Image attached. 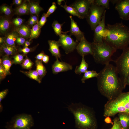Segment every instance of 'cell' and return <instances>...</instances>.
I'll list each match as a JSON object with an SVG mask.
<instances>
[{"label":"cell","mask_w":129,"mask_h":129,"mask_svg":"<svg viewBox=\"0 0 129 129\" xmlns=\"http://www.w3.org/2000/svg\"><path fill=\"white\" fill-rule=\"evenodd\" d=\"M1 12L6 16L10 15L12 12L11 8L6 5H3L0 7Z\"/></svg>","instance_id":"cell-35"},{"label":"cell","mask_w":129,"mask_h":129,"mask_svg":"<svg viewBox=\"0 0 129 129\" xmlns=\"http://www.w3.org/2000/svg\"><path fill=\"white\" fill-rule=\"evenodd\" d=\"M58 41L67 54L76 49L78 44L70 36L66 34H62L60 35Z\"/></svg>","instance_id":"cell-10"},{"label":"cell","mask_w":129,"mask_h":129,"mask_svg":"<svg viewBox=\"0 0 129 129\" xmlns=\"http://www.w3.org/2000/svg\"><path fill=\"white\" fill-rule=\"evenodd\" d=\"M68 108L73 114L76 123L80 128L95 129L97 128V122L95 115L87 107L72 103Z\"/></svg>","instance_id":"cell-3"},{"label":"cell","mask_w":129,"mask_h":129,"mask_svg":"<svg viewBox=\"0 0 129 129\" xmlns=\"http://www.w3.org/2000/svg\"><path fill=\"white\" fill-rule=\"evenodd\" d=\"M84 74L81 79V82L84 83L85 81L89 79L97 77L98 73L95 71L87 70L84 73Z\"/></svg>","instance_id":"cell-30"},{"label":"cell","mask_w":129,"mask_h":129,"mask_svg":"<svg viewBox=\"0 0 129 129\" xmlns=\"http://www.w3.org/2000/svg\"><path fill=\"white\" fill-rule=\"evenodd\" d=\"M8 90L6 89L0 92V111L1 112L3 110V107L1 103V102L6 97L8 93Z\"/></svg>","instance_id":"cell-36"},{"label":"cell","mask_w":129,"mask_h":129,"mask_svg":"<svg viewBox=\"0 0 129 129\" xmlns=\"http://www.w3.org/2000/svg\"><path fill=\"white\" fill-rule=\"evenodd\" d=\"M34 49L33 48H29L28 47L23 48H20L19 51L23 53L24 55L27 54L33 51Z\"/></svg>","instance_id":"cell-42"},{"label":"cell","mask_w":129,"mask_h":129,"mask_svg":"<svg viewBox=\"0 0 129 129\" xmlns=\"http://www.w3.org/2000/svg\"><path fill=\"white\" fill-rule=\"evenodd\" d=\"M33 64L34 63L26 56L21 65L23 68L29 70L32 68Z\"/></svg>","instance_id":"cell-33"},{"label":"cell","mask_w":129,"mask_h":129,"mask_svg":"<svg viewBox=\"0 0 129 129\" xmlns=\"http://www.w3.org/2000/svg\"><path fill=\"white\" fill-rule=\"evenodd\" d=\"M34 124L31 115L23 113L14 116L6 123L5 128L6 129H31Z\"/></svg>","instance_id":"cell-7"},{"label":"cell","mask_w":129,"mask_h":129,"mask_svg":"<svg viewBox=\"0 0 129 129\" xmlns=\"http://www.w3.org/2000/svg\"><path fill=\"white\" fill-rule=\"evenodd\" d=\"M128 83H129V81H128Z\"/></svg>","instance_id":"cell-54"},{"label":"cell","mask_w":129,"mask_h":129,"mask_svg":"<svg viewBox=\"0 0 129 129\" xmlns=\"http://www.w3.org/2000/svg\"><path fill=\"white\" fill-rule=\"evenodd\" d=\"M115 8L121 18L125 20H129V0H118Z\"/></svg>","instance_id":"cell-11"},{"label":"cell","mask_w":129,"mask_h":129,"mask_svg":"<svg viewBox=\"0 0 129 129\" xmlns=\"http://www.w3.org/2000/svg\"><path fill=\"white\" fill-rule=\"evenodd\" d=\"M45 55L44 52H42L38 54L35 57V58L39 60H42Z\"/></svg>","instance_id":"cell-45"},{"label":"cell","mask_w":129,"mask_h":129,"mask_svg":"<svg viewBox=\"0 0 129 129\" xmlns=\"http://www.w3.org/2000/svg\"><path fill=\"white\" fill-rule=\"evenodd\" d=\"M92 55L96 63L105 65L111 61H114L112 56L117 49L109 44L103 42L102 43H91Z\"/></svg>","instance_id":"cell-5"},{"label":"cell","mask_w":129,"mask_h":129,"mask_svg":"<svg viewBox=\"0 0 129 129\" xmlns=\"http://www.w3.org/2000/svg\"><path fill=\"white\" fill-rule=\"evenodd\" d=\"M19 35L16 32H12L8 34L4 38V43L6 44L12 46L17 49L15 43L17 38Z\"/></svg>","instance_id":"cell-17"},{"label":"cell","mask_w":129,"mask_h":129,"mask_svg":"<svg viewBox=\"0 0 129 129\" xmlns=\"http://www.w3.org/2000/svg\"><path fill=\"white\" fill-rule=\"evenodd\" d=\"M14 3L15 4L17 5H21L22 3V0H15L13 1Z\"/></svg>","instance_id":"cell-47"},{"label":"cell","mask_w":129,"mask_h":129,"mask_svg":"<svg viewBox=\"0 0 129 129\" xmlns=\"http://www.w3.org/2000/svg\"><path fill=\"white\" fill-rule=\"evenodd\" d=\"M121 113L129 114V91L122 92L116 98L108 100L104 105L103 116L105 117Z\"/></svg>","instance_id":"cell-4"},{"label":"cell","mask_w":129,"mask_h":129,"mask_svg":"<svg viewBox=\"0 0 129 129\" xmlns=\"http://www.w3.org/2000/svg\"><path fill=\"white\" fill-rule=\"evenodd\" d=\"M88 64L85 60L84 56H82L81 64L76 67L75 72L76 74L79 75L84 73L88 70Z\"/></svg>","instance_id":"cell-22"},{"label":"cell","mask_w":129,"mask_h":129,"mask_svg":"<svg viewBox=\"0 0 129 129\" xmlns=\"http://www.w3.org/2000/svg\"><path fill=\"white\" fill-rule=\"evenodd\" d=\"M36 70L42 79L46 75L47 72L45 67L43 64L42 60L36 59L35 61Z\"/></svg>","instance_id":"cell-23"},{"label":"cell","mask_w":129,"mask_h":129,"mask_svg":"<svg viewBox=\"0 0 129 129\" xmlns=\"http://www.w3.org/2000/svg\"><path fill=\"white\" fill-rule=\"evenodd\" d=\"M42 60L44 63L47 64L49 61V57L47 55H45Z\"/></svg>","instance_id":"cell-46"},{"label":"cell","mask_w":129,"mask_h":129,"mask_svg":"<svg viewBox=\"0 0 129 129\" xmlns=\"http://www.w3.org/2000/svg\"><path fill=\"white\" fill-rule=\"evenodd\" d=\"M4 38L3 37H0V45L4 43Z\"/></svg>","instance_id":"cell-51"},{"label":"cell","mask_w":129,"mask_h":129,"mask_svg":"<svg viewBox=\"0 0 129 129\" xmlns=\"http://www.w3.org/2000/svg\"><path fill=\"white\" fill-rule=\"evenodd\" d=\"M11 25L10 21L8 19L2 18L0 20V32L4 34L6 32L9 28Z\"/></svg>","instance_id":"cell-27"},{"label":"cell","mask_w":129,"mask_h":129,"mask_svg":"<svg viewBox=\"0 0 129 129\" xmlns=\"http://www.w3.org/2000/svg\"><path fill=\"white\" fill-rule=\"evenodd\" d=\"M25 41L24 38L22 37H19L17 38L16 42L18 45L23 46L24 45Z\"/></svg>","instance_id":"cell-43"},{"label":"cell","mask_w":129,"mask_h":129,"mask_svg":"<svg viewBox=\"0 0 129 129\" xmlns=\"http://www.w3.org/2000/svg\"><path fill=\"white\" fill-rule=\"evenodd\" d=\"M49 45V50L52 56L55 57L56 59H61V54L59 49L61 46L58 41L54 40H49L48 41Z\"/></svg>","instance_id":"cell-16"},{"label":"cell","mask_w":129,"mask_h":129,"mask_svg":"<svg viewBox=\"0 0 129 129\" xmlns=\"http://www.w3.org/2000/svg\"><path fill=\"white\" fill-rule=\"evenodd\" d=\"M16 13L20 15L28 14L29 12V4L26 2H24L16 10Z\"/></svg>","instance_id":"cell-26"},{"label":"cell","mask_w":129,"mask_h":129,"mask_svg":"<svg viewBox=\"0 0 129 129\" xmlns=\"http://www.w3.org/2000/svg\"><path fill=\"white\" fill-rule=\"evenodd\" d=\"M24 55L18 54L13 56V61L14 64H21L24 59Z\"/></svg>","instance_id":"cell-34"},{"label":"cell","mask_w":129,"mask_h":129,"mask_svg":"<svg viewBox=\"0 0 129 129\" xmlns=\"http://www.w3.org/2000/svg\"><path fill=\"white\" fill-rule=\"evenodd\" d=\"M0 51L5 54V55L8 56L14 55L17 54L18 52L17 49L13 47L7 45L4 43L0 45Z\"/></svg>","instance_id":"cell-20"},{"label":"cell","mask_w":129,"mask_h":129,"mask_svg":"<svg viewBox=\"0 0 129 129\" xmlns=\"http://www.w3.org/2000/svg\"><path fill=\"white\" fill-rule=\"evenodd\" d=\"M106 10L100 23L96 27L94 31V33L93 42L96 43L103 42V36L106 28L105 19Z\"/></svg>","instance_id":"cell-12"},{"label":"cell","mask_w":129,"mask_h":129,"mask_svg":"<svg viewBox=\"0 0 129 129\" xmlns=\"http://www.w3.org/2000/svg\"><path fill=\"white\" fill-rule=\"evenodd\" d=\"M12 22L16 27H18L22 25L23 20L21 18L17 17L14 19Z\"/></svg>","instance_id":"cell-39"},{"label":"cell","mask_w":129,"mask_h":129,"mask_svg":"<svg viewBox=\"0 0 129 129\" xmlns=\"http://www.w3.org/2000/svg\"><path fill=\"white\" fill-rule=\"evenodd\" d=\"M28 23L30 25H33L37 23L30 19L28 21Z\"/></svg>","instance_id":"cell-50"},{"label":"cell","mask_w":129,"mask_h":129,"mask_svg":"<svg viewBox=\"0 0 129 129\" xmlns=\"http://www.w3.org/2000/svg\"><path fill=\"white\" fill-rule=\"evenodd\" d=\"M14 31L17 32L21 37L26 38H29L31 29L28 26L23 25L19 27H16Z\"/></svg>","instance_id":"cell-18"},{"label":"cell","mask_w":129,"mask_h":129,"mask_svg":"<svg viewBox=\"0 0 129 129\" xmlns=\"http://www.w3.org/2000/svg\"><path fill=\"white\" fill-rule=\"evenodd\" d=\"M72 69L71 65L64 62L59 61L58 59H56L52 66L53 73L55 74L71 70Z\"/></svg>","instance_id":"cell-14"},{"label":"cell","mask_w":129,"mask_h":129,"mask_svg":"<svg viewBox=\"0 0 129 129\" xmlns=\"http://www.w3.org/2000/svg\"><path fill=\"white\" fill-rule=\"evenodd\" d=\"M31 43L30 41L28 40L26 41L24 44V48L28 47V46L30 45Z\"/></svg>","instance_id":"cell-49"},{"label":"cell","mask_w":129,"mask_h":129,"mask_svg":"<svg viewBox=\"0 0 129 129\" xmlns=\"http://www.w3.org/2000/svg\"><path fill=\"white\" fill-rule=\"evenodd\" d=\"M94 1L91 5L86 18L91 30H93L100 22L106 10L104 7L96 5Z\"/></svg>","instance_id":"cell-8"},{"label":"cell","mask_w":129,"mask_h":129,"mask_svg":"<svg viewBox=\"0 0 129 129\" xmlns=\"http://www.w3.org/2000/svg\"><path fill=\"white\" fill-rule=\"evenodd\" d=\"M29 12L31 14L38 15L43 9L39 5L38 3L34 2L29 1Z\"/></svg>","instance_id":"cell-24"},{"label":"cell","mask_w":129,"mask_h":129,"mask_svg":"<svg viewBox=\"0 0 129 129\" xmlns=\"http://www.w3.org/2000/svg\"><path fill=\"white\" fill-rule=\"evenodd\" d=\"M2 64L6 71L7 75L11 74L10 69L11 65L13 64V60L9 56L5 55L3 56L2 58Z\"/></svg>","instance_id":"cell-21"},{"label":"cell","mask_w":129,"mask_h":129,"mask_svg":"<svg viewBox=\"0 0 129 129\" xmlns=\"http://www.w3.org/2000/svg\"><path fill=\"white\" fill-rule=\"evenodd\" d=\"M118 118L122 127L124 129H129V114L124 113H118Z\"/></svg>","instance_id":"cell-19"},{"label":"cell","mask_w":129,"mask_h":129,"mask_svg":"<svg viewBox=\"0 0 129 129\" xmlns=\"http://www.w3.org/2000/svg\"><path fill=\"white\" fill-rule=\"evenodd\" d=\"M30 19L36 23H38V18L36 16L34 15L31 16Z\"/></svg>","instance_id":"cell-48"},{"label":"cell","mask_w":129,"mask_h":129,"mask_svg":"<svg viewBox=\"0 0 129 129\" xmlns=\"http://www.w3.org/2000/svg\"><path fill=\"white\" fill-rule=\"evenodd\" d=\"M20 71L29 78L36 80L39 83L41 82L42 79L36 70H30L28 71L20 70Z\"/></svg>","instance_id":"cell-25"},{"label":"cell","mask_w":129,"mask_h":129,"mask_svg":"<svg viewBox=\"0 0 129 129\" xmlns=\"http://www.w3.org/2000/svg\"><path fill=\"white\" fill-rule=\"evenodd\" d=\"M63 23H59L57 21H54L53 23L52 26L54 29L55 33L57 35L59 36L62 34H66L69 32L68 31L64 32L62 31V27Z\"/></svg>","instance_id":"cell-29"},{"label":"cell","mask_w":129,"mask_h":129,"mask_svg":"<svg viewBox=\"0 0 129 129\" xmlns=\"http://www.w3.org/2000/svg\"><path fill=\"white\" fill-rule=\"evenodd\" d=\"M121 55L114 62L118 74L120 76L124 89L126 86L127 78L129 75V47L123 49Z\"/></svg>","instance_id":"cell-6"},{"label":"cell","mask_w":129,"mask_h":129,"mask_svg":"<svg viewBox=\"0 0 129 129\" xmlns=\"http://www.w3.org/2000/svg\"><path fill=\"white\" fill-rule=\"evenodd\" d=\"M57 8L55 3L53 2L52 5L48 9L47 13H45L46 17H47L49 16L50 15L55 11Z\"/></svg>","instance_id":"cell-38"},{"label":"cell","mask_w":129,"mask_h":129,"mask_svg":"<svg viewBox=\"0 0 129 129\" xmlns=\"http://www.w3.org/2000/svg\"><path fill=\"white\" fill-rule=\"evenodd\" d=\"M70 22V28L69 32L70 36L73 35L76 39V42L78 43L83 38L85 37L83 33L81 31L76 22L73 19L72 16H69Z\"/></svg>","instance_id":"cell-15"},{"label":"cell","mask_w":129,"mask_h":129,"mask_svg":"<svg viewBox=\"0 0 129 129\" xmlns=\"http://www.w3.org/2000/svg\"><path fill=\"white\" fill-rule=\"evenodd\" d=\"M7 75V73L2 64L0 65V80L1 81L4 79Z\"/></svg>","instance_id":"cell-40"},{"label":"cell","mask_w":129,"mask_h":129,"mask_svg":"<svg viewBox=\"0 0 129 129\" xmlns=\"http://www.w3.org/2000/svg\"><path fill=\"white\" fill-rule=\"evenodd\" d=\"M113 122V124L111 129H124L121 125L118 117L114 118Z\"/></svg>","instance_id":"cell-37"},{"label":"cell","mask_w":129,"mask_h":129,"mask_svg":"<svg viewBox=\"0 0 129 129\" xmlns=\"http://www.w3.org/2000/svg\"><path fill=\"white\" fill-rule=\"evenodd\" d=\"M47 17L45 13H44L42 15L39 21L38 22V24L41 27L43 26L47 21Z\"/></svg>","instance_id":"cell-41"},{"label":"cell","mask_w":129,"mask_h":129,"mask_svg":"<svg viewBox=\"0 0 129 129\" xmlns=\"http://www.w3.org/2000/svg\"><path fill=\"white\" fill-rule=\"evenodd\" d=\"M93 0H76L69 6L75 8L83 19L86 18L91 5Z\"/></svg>","instance_id":"cell-9"},{"label":"cell","mask_w":129,"mask_h":129,"mask_svg":"<svg viewBox=\"0 0 129 129\" xmlns=\"http://www.w3.org/2000/svg\"><path fill=\"white\" fill-rule=\"evenodd\" d=\"M41 28L39 25L38 23L32 26L29 37V41L33 39L39 37L41 32Z\"/></svg>","instance_id":"cell-28"},{"label":"cell","mask_w":129,"mask_h":129,"mask_svg":"<svg viewBox=\"0 0 129 129\" xmlns=\"http://www.w3.org/2000/svg\"><path fill=\"white\" fill-rule=\"evenodd\" d=\"M64 0H57V3L59 5H61V4L62 2L63 1H64Z\"/></svg>","instance_id":"cell-52"},{"label":"cell","mask_w":129,"mask_h":129,"mask_svg":"<svg viewBox=\"0 0 129 129\" xmlns=\"http://www.w3.org/2000/svg\"><path fill=\"white\" fill-rule=\"evenodd\" d=\"M76 49L78 53L82 57L89 54L92 55L91 43L88 41L85 37L80 41Z\"/></svg>","instance_id":"cell-13"},{"label":"cell","mask_w":129,"mask_h":129,"mask_svg":"<svg viewBox=\"0 0 129 129\" xmlns=\"http://www.w3.org/2000/svg\"><path fill=\"white\" fill-rule=\"evenodd\" d=\"M2 59L0 58V65L2 64Z\"/></svg>","instance_id":"cell-53"},{"label":"cell","mask_w":129,"mask_h":129,"mask_svg":"<svg viewBox=\"0 0 129 129\" xmlns=\"http://www.w3.org/2000/svg\"><path fill=\"white\" fill-rule=\"evenodd\" d=\"M109 0H94V2L96 5L104 7L105 9L109 8Z\"/></svg>","instance_id":"cell-32"},{"label":"cell","mask_w":129,"mask_h":129,"mask_svg":"<svg viewBox=\"0 0 129 129\" xmlns=\"http://www.w3.org/2000/svg\"><path fill=\"white\" fill-rule=\"evenodd\" d=\"M103 40L117 50L123 49L129 44V28L122 23L108 24Z\"/></svg>","instance_id":"cell-2"},{"label":"cell","mask_w":129,"mask_h":129,"mask_svg":"<svg viewBox=\"0 0 129 129\" xmlns=\"http://www.w3.org/2000/svg\"><path fill=\"white\" fill-rule=\"evenodd\" d=\"M105 117L104 120V121L105 123L107 124H111L112 125L113 124V122L112 121L110 117L107 116Z\"/></svg>","instance_id":"cell-44"},{"label":"cell","mask_w":129,"mask_h":129,"mask_svg":"<svg viewBox=\"0 0 129 129\" xmlns=\"http://www.w3.org/2000/svg\"><path fill=\"white\" fill-rule=\"evenodd\" d=\"M116 67L110 64L105 65L97 77L98 89L108 100L118 97L124 89Z\"/></svg>","instance_id":"cell-1"},{"label":"cell","mask_w":129,"mask_h":129,"mask_svg":"<svg viewBox=\"0 0 129 129\" xmlns=\"http://www.w3.org/2000/svg\"><path fill=\"white\" fill-rule=\"evenodd\" d=\"M60 6L63 8L66 12L70 14L73 16H76L80 19H83L75 8L70 6L67 5L65 2L64 5H61Z\"/></svg>","instance_id":"cell-31"}]
</instances>
